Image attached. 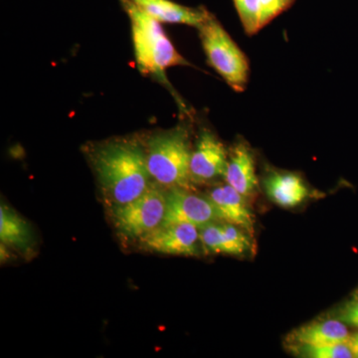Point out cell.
I'll list each match as a JSON object with an SVG mask.
<instances>
[{"label": "cell", "mask_w": 358, "mask_h": 358, "mask_svg": "<svg viewBox=\"0 0 358 358\" xmlns=\"http://www.w3.org/2000/svg\"><path fill=\"white\" fill-rule=\"evenodd\" d=\"M94 166L103 187L117 205L133 201L150 187L147 154L134 141H115L99 148Z\"/></svg>", "instance_id": "6da1fadb"}, {"label": "cell", "mask_w": 358, "mask_h": 358, "mask_svg": "<svg viewBox=\"0 0 358 358\" xmlns=\"http://www.w3.org/2000/svg\"><path fill=\"white\" fill-rule=\"evenodd\" d=\"M131 26L134 56L141 74L164 80V73L174 66L188 65L167 37L162 23L154 20L131 0H120Z\"/></svg>", "instance_id": "7a4b0ae2"}, {"label": "cell", "mask_w": 358, "mask_h": 358, "mask_svg": "<svg viewBox=\"0 0 358 358\" xmlns=\"http://www.w3.org/2000/svg\"><path fill=\"white\" fill-rule=\"evenodd\" d=\"M192 148L187 127L155 134L148 141L147 162L150 176L160 185L189 189Z\"/></svg>", "instance_id": "3957f363"}, {"label": "cell", "mask_w": 358, "mask_h": 358, "mask_svg": "<svg viewBox=\"0 0 358 358\" xmlns=\"http://www.w3.org/2000/svg\"><path fill=\"white\" fill-rule=\"evenodd\" d=\"M197 29L211 67L234 91H245L248 84L250 65L244 52L210 13Z\"/></svg>", "instance_id": "277c9868"}, {"label": "cell", "mask_w": 358, "mask_h": 358, "mask_svg": "<svg viewBox=\"0 0 358 358\" xmlns=\"http://www.w3.org/2000/svg\"><path fill=\"white\" fill-rule=\"evenodd\" d=\"M166 193L157 187H148L141 196L115 207L117 227L129 237L143 238L164 223Z\"/></svg>", "instance_id": "5b68a950"}, {"label": "cell", "mask_w": 358, "mask_h": 358, "mask_svg": "<svg viewBox=\"0 0 358 358\" xmlns=\"http://www.w3.org/2000/svg\"><path fill=\"white\" fill-rule=\"evenodd\" d=\"M218 219L215 207L208 197L190 192L187 188H169L166 192V216L162 225L188 223L202 228Z\"/></svg>", "instance_id": "8992f818"}, {"label": "cell", "mask_w": 358, "mask_h": 358, "mask_svg": "<svg viewBox=\"0 0 358 358\" xmlns=\"http://www.w3.org/2000/svg\"><path fill=\"white\" fill-rule=\"evenodd\" d=\"M228 152L222 141L211 131H201L190 157L189 171L192 182L204 183L225 174Z\"/></svg>", "instance_id": "52a82bcc"}, {"label": "cell", "mask_w": 358, "mask_h": 358, "mask_svg": "<svg viewBox=\"0 0 358 358\" xmlns=\"http://www.w3.org/2000/svg\"><path fill=\"white\" fill-rule=\"evenodd\" d=\"M199 229L188 223L162 225L141 239L152 251L169 255L195 256L200 241Z\"/></svg>", "instance_id": "ba28073f"}, {"label": "cell", "mask_w": 358, "mask_h": 358, "mask_svg": "<svg viewBox=\"0 0 358 358\" xmlns=\"http://www.w3.org/2000/svg\"><path fill=\"white\" fill-rule=\"evenodd\" d=\"M224 179L227 185L232 186L245 199L254 196L258 192L255 155L244 140L238 141L228 152Z\"/></svg>", "instance_id": "9c48e42d"}, {"label": "cell", "mask_w": 358, "mask_h": 358, "mask_svg": "<svg viewBox=\"0 0 358 358\" xmlns=\"http://www.w3.org/2000/svg\"><path fill=\"white\" fill-rule=\"evenodd\" d=\"M207 197L215 207L220 220L239 226L253 236V214L243 195L226 183L211 189Z\"/></svg>", "instance_id": "30bf717a"}, {"label": "cell", "mask_w": 358, "mask_h": 358, "mask_svg": "<svg viewBox=\"0 0 358 358\" xmlns=\"http://www.w3.org/2000/svg\"><path fill=\"white\" fill-rule=\"evenodd\" d=\"M263 186L268 199L282 208L298 206L310 195L303 178L292 171H270L264 178Z\"/></svg>", "instance_id": "8fae6325"}, {"label": "cell", "mask_w": 358, "mask_h": 358, "mask_svg": "<svg viewBox=\"0 0 358 358\" xmlns=\"http://www.w3.org/2000/svg\"><path fill=\"white\" fill-rule=\"evenodd\" d=\"M141 10L160 23H176L199 28L208 16L205 8H192L171 0H131Z\"/></svg>", "instance_id": "7c38bea8"}, {"label": "cell", "mask_w": 358, "mask_h": 358, "mask_svg": "<svg viewBox=\"0 0 358 358\" xmlns=\"http://www.w3.org/2000/svg\"><path fill=\"white\" fill-rule=\"evenodd\" d=\"M348 327L336 319L310 322L294 329L287 341L289 345H327L346 343L350 338Z\"/></svg>", "instance_id": "4fadbf2b"}, {"label": "cell", "mask_w": 358, "mask_h": 358, "mask_svg": "<svg viewBox=\"0 0 358 358\" xmlns=\"http://www.w3.org/2000/svg\"><path fill=\"white\" fill-rule=\"evenodd\" d=\"M0 239L2 243L23 251H27L32 244V233L28 223L4 203L0 206Z\"/></svg>", "instance_id": "5bb4252c"}, {"label": "cell", "mask_w": 358, "mask_h": 358, "mask_svg": "<svg viewBox=\"0 0 358 358\" xmlns=\"http://www.w3.org/2000/svg\"><path fill=\"white\" fill-rule=\"evenodd\" d=\"M223 229V254L227 255H244L252 248V237L243 228L226 222L222 224Z\"/></svg>", "instance_id": "9a60e30c"}, {"label": "cell", "mask_w": 358, "mask_h": 358, "mask_svg": "<svg viewBox=\"0 0 358 358\" xmlns=\"http://www.w3.org/2000/svg\"><path fill=\"white\" fill-rule=\"evenodd\" d=\"M293 352L301 357L308 358H352L353 355L346 343L327 345H289Z\"/></svg>", "instance_id": "2e32d148"}, {"label": "cell", "mask_w": 358, "mask_h": 358, "mask_svg": "<svg viewBox=\"0 0 358 358\" xmlns=\"http://www.w3.org/2000/svg\"><path fill=\"white\" fill-rule=\"evenodd\" d=\"M244 31L253 36L261 30V0H233Z\"/></svg>", "instance_id": "e0dca14e"}, {"label": "cell", "mask_w": 358, "mask_h": 358, "mask_svg": "<svg viewBox=\"0 0 358 358\" xmlns=\"http://www.w3.org/2000/svg\"><path fill=\"white\" fill-rule=\"evenodd\" d=\"M296 0H261V29L293 6Z\"/></svg>", "instance_id": "ac0fdd59"}, {"label": "cell", "mask_w": 358, "mask_h": 358, "mask_svg": "<svg viewBox=\"0 0 358 358\" xmlns=\"http://www.w3.org/2000/svg\"><path fill=\"white\" fill-rule=\"evenodd\" d=\"M334 317L343 324L358 327V299L353 298L346 301L338 308V312Z\"/></svg>", "instance_id": "d6986e66"}, {"label": "cell", "mask_w": 358, "mask_h": 358, "mask_svg": "<svg viewBox=\"0 0 358 358\" xmlns=\"http://www.w3.org/2000/svg\"><path fill=\"white\" fill-rule=\"evenodd\" d=\"M350 350H352L353 357L358 358V333L350 334V338L346 341Z\"/></svg>", "instance_id": "ffe728a7"}, {"label": "cell", "mask_w": 358, "mask_h": 358, "mask_svg": "<svg viewBox=\"0 0 358 358\" xmlns=\"http://www.w3.org/2000/svg\"><path fill=\"white\" fill-rule=\"evenodd\" d=\"M353 298H357L358 299V289L357 292H355V296H353Z\"/></svg>", "instance_id": "44dd1931"}]
</instances>
